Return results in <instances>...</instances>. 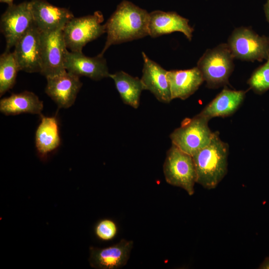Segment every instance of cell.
<instances>
[{
    "instance_id": "obj_1",
    "label": "cell",
    "mask_w": 269,
    "mask_h": 269,
    "mask_svg": "<svg viewBox=\"0 0 269 269\" xmlns=\"http://www.w3.org/2000/svg\"><path fill=\"white\" fill-rule=\"evenodd\" d=\"M149 13L133 3L123 0L105 24L106 41L103 55L112 45L141 38L149 35Z\"/></svg>"
},
{
    "instance_id": "obj_2",
    "label": "cell",
    "mask_w": 269,
    "mask_h": 269,
    "mask_svg": "<svg viewBox=\"0 0 269 269\" xmlns=\"http://www.w3.org/2000/svg\"><path fill=\"white\" fill-rule=\"evenodd\" d=\"M229 146L214 133L210 142L192 155L197 183L207 189L216 187L227 172Z\"/></svg>"
},
{
    "instance_id": "obj_3",
    "label": "cell",
    "mask_w": 269,
    "mask_h": 269,
    "mask_svg": "<svg viewBox=\"0 0 269 269\" xmlns=\"http://www.w3.org/2000/svg\"><path fill=\"white\" fill-rule=\"evenodd\" d=\"M210 120L200 115L186 118L181 126L170 134L172 144L182 151L193 155L207 146L214 134L208 126Z\"/></svg>"
},
{
    "instance_id": "obj_4",
    "label": "cell",
    "mask_w": 269,
    "mask_h": 269,
    "mask_svg": "<svg viewBox=\"0 0 269 269\" xmlns=\"http://www.w3.org/2000/svg\"><path fill=\"white\" fill-rule=\"evenodd\" d=\"M163 169L168 184L183 189L189 195L194 194L197 173L192 155L172 144L166 152Z\"/></svg>"
},
{
    "instance_id": "obj_5",
    "label": "cell",
    "mask_w": 269,
    "mask_h": 269,
    "mask_svg": "<svg viewBox=\"0 0 269 269\" xmlns=\"http://www.w3.org/2000/svg\"><path fill=\"white\" fill-rule=\"evenodd\" d=\"M233 58L228 44L206 51L197 67L208 87L217 88L228 83L234 68Z\"/></svg>"
},
{
    "instance_id": "obj_6",
    "label": "cell",
    "mask_w": 269,
    "mask_h": 269,
    "mask_svg": "<svg viewBox=\"0 0 269 269\" xmlns=\"http://www.w3.org/2000/svg\"><path fill=\"white\" fill-rule=\"evenodd\" d=\"M104 17L100 11L92 15L74 17L63 29L64 39L67 49L71 51L82 52L83 47L106 33Z\"/></svg>"
},
{
    "instance_id": "obj_7",
    "label": "cell",
    "mask_w": 269,
    "mask_h": 269,
    "mask_svg": "<svg viewBox=\"0 0 269 269\" xmlns=\"http://www.w3.org/2000/svg\"><path fill=\"white\" fill-rule=\"evenodd\" d=\"M33 23L30 1L8 5L0 20V31L5 39V51H9Z\"/></svg>"
},
{
    "instance_id": "obj_8",
    "label": "cell",
    "mask_w": 269,
    "mask_h": 269,
    "mask_svg": "<svg viewBox=\"0 0 269 269\" xmlns=\"http://www.w3.org/2000/svg\"><path fill=\"white\" fill-rule=\"evenodd\" d=\"M228 45L234 58L248 61L268 58L269 39L248 28L240 27L234 30Z\"/></svg>"
},
{
    "instance_id": "obj_9",
    "label": "cell",
    "mask_w": 269,
    "mask_h": 269,
    "mask_svg": "<svg viewBox=\"0 0 269 269\" xmlns=\"http://www.w3.org/2000/svg\"><path fill=\"white\" fill-rule=\"evenodd\" d=\"M63 29L51 32H41L40 73L46 78L65 72L64 63L67 48Z\"/></svg>"
},
{
    "instance_id": "obj_10",
    "label": "cell",
    "mask_w": 269,
    "mask_h": 269,
    "mask_svg": "<svg viewBox=\"0 0 269 269\" xmlns=\"http://www.w3.org/2000/svg\"><path fill=\"white\" fill-rule=\"evenodd\" d=\"M41 33L34 23L15 44L13 53L20 71L41 72Z\"/></svg>"
},
{
    "instance_id": "obj_11",
    "label": "cell",
    "mask_w": 269,
    "mask_h": 269,
    "mask_svg": "<svg viewBox=\"0 0 269 269\" xmlns=\"http://www.w3.org/2000/svg\"><path fill=\"white\" fill-rule=\"evenodd\" d=\"M34 23L41 32L63 29L74 16L69 9L51 4L45 0L30 1Z\"/></svg>"
},
{
    "instance_id": "obj_12",
    "label": "cell",
    "mask_w": 269,
    "mask_h": 269,
    "mask_svg": "<svg viewBox=\"0 0 269 269\" xmlns=\"http://www.w3.org/2000/svg\"><path fill=\"white\" fill-rule=\"evenodd\" d=\"M134 243L122 239L119 243L108 247L89 248L90 266L96 269H118L125 266L130 258Z\"/></svg>"
},
{
    "instance_id": "obj_13",
    "label": "cell",
    "mask_w": 269,
    "mask_h": 269,
    "mask_svg": "<svg viewBox=\"0 0 269 269\" xmlns=\"http://www.w3.org/2000/svg\"><path fill=\"white\" fill-rule=\"evenodd\" d=\"M79 77L67 71L47 77L45 93L59 107L68 108L74 103L82 86Z\"/></svg>"
},
{
    "instance_id": "obj_14",
    "label": "cell",
    "mask_w": 269,
    "mask_h": 269,
    "mask_svg": "<svg viewBox=\"0 0 269 269\" xmlns=\"http://www.w3.org/2000/svg\"><path fill=\"white\" fill-rule=\"evenodd\" d=\"M64 66L67 71L79 77L86 76L96 81L109 77L106 60L100 54L91 57L85 56L82 51H68Z\"/></svg>"
},
{
    "instance_id": "obj_15",
    "label": "cell",
    "mask_w": 269,
    "mask_h": 269,
    "mask_svg": "<svg viewBox=\"0 0 269 269\" xmlns=\"http://www.w3.org/2000/svg\"><path fill=\"white\" fill-rule=\"evenodd\" d=\"M142 56L143 67L140 79L144 90L149 91L160 102L169 103L172 98L167 71L149 59L144 52Z\"/></svg>"
},
{
    "instance_id": "obj_16",
    "label": "cell",
    "mask_w": 269,
    "mask_h": 269,
    "mask_svg": "<svg viewBox=\"0 0 269 269\" xmlns=\"http://www.w3.org/2000/svg\"><path fill=\"white\" fill-rule=\"evenodd\" d=\"M188 22V19L175 12L154 10L149 13V35L156 38L178 31L183 33L187 39L191 40L194 29Z\"/></svg>"
},
{
    "instance_id": "obj_17",
    "label": "cell",
    "mask_w": 269,
    "mask_h": 269,
    "mask_svg": "<svg viewBox=\"0 0 269 269\" xmlns=\"http://www.w3.org/2000/svg\"><path fill=\"white\" fill-rule=\"evenodd\" d=\"M172 100H185L192 95L204 81L197 67L186 70L167 71Z\"/></svg>"
},
{
    "instance_id": "obj_18",
    "label": "cell",
    "mask_w": 269,
    "mask_h": 269,
    "mask_svg": "<svg viewBox=\"0 0 269 269\" xmlns=\"http://www.w3.org/2000/svg\"><path fill=\"white\" fill-rule=\"evenodd\" d=\"M245 94L244 91L224 89L199 114L209 120L231 115L242 104Z\"/></svg>"
},
{
    "instance_id": "obj_19",
    "label": "cell",
    "mask_w": 269,
    "mask_h": 269,
    "mask_svg": "<svg viewBox=\"0 0 269 269\" xmlns=\"http://www.w3.org/2000/svg\"><path fill=\"white\" fill-rule=\"evenodd\" d=\"M60 144L59 127L55 117L41 116L35 133V146L39 157L45 160Z\"/></svg>"
},
{
    "instance_id": "obj_20",
    "label": "cell",
    "mask_w": 269,
    "mask_h": 269,
    "mask_svg": "<svg viewBox=\"0 0 269 269\" xmlns=\"http://www.w3.org/2000/svg\"><path fill=\"white\" fill-rule=\"evenodd\" d=\"M42 101L33 92L25 91L13 94L0 101V111L5 115H16L21 113L41 115Z\"/></svg>"
},
{
    "instance_id": "obj_21",
    "label": "cell",
    "mask_w": 269,
    "mask_h": 269,
    "mask_svg": "<svg viewBox=\"0 0 269 269\" xmlns=\"http://www.w3.org/2000/svg\"><path fill=\"white\" fill-rule=\"evenodd\" d=\"M109 77L114 80L123 102L134 109L138 108L141 93L144 90L141 79L123 71L110 74Z\"/></svg>"
},
{
    "instance_id": "obj_22",
    "label": "cell",
    "mask_w": 269,
    "mask_h": 269,
    "mask_svg": "<svg viewBox=\"0 0 269 269\" xmlns=\"http://www.w3.org/2000/svg\"><path fill=\"white\" fill-rule=\"evenodd\" d=\"M20 71L12 52L4 51L0 56V96L14 86L17 72Z\"/></svg>"
},
{
    "instance_id": "obj_23",
    "label": "cell",
    "mask_w": 269,
    "mask_h": 269,
    "mask_svg": "<svg viewBox=\"0 0 269 269\" xmlns=\"http://www.w3.org/2000/svg\"><path fill=\"white\" fill-rule=\"evenodd\" d=\"M248 84L254 91L259 93L269 89V59L264 65L254 72Z\"/></svg>"
},
{
    "instance_id": "obj_24",
    "label": "cell",
    "mask_w": 269,
    "mask_h": 269,
    "mask_svg": "<svg viewBox=\"0 0 269 269\" xmlns=\"http://www.w3.org/2000/svg\"><path fill=\"white\" fill-rule=\"evenodd\" d=\"M118 231L116 223L112 219L105 218L96 224L94 232L97 238L103 241H109L114 239Z\"/></svg>"
},
{
    "instance_id": "obj_25",
    "label": "cell",
    "mask_w": 269,
    "mask_h": 269,
    "mask_svg": "<svg viewBox=\"0 0 269 269\" xmlns=\"http://www.w3.org/2000/svg\"><path fill=\"white\" fill-rule=\"evenodd\" d=\"M259 269H269V256L266 258L260 265Z\"/></svg>"
},
{
    "instance_id": "obj_26",
    "label": "cell",
    "mask_w": 269,
    "mask_h": 269,
    "mask_svg": "<svg viewBox=\"0 0 269 269\" xmlns=\"http://www.w3.org/2000/svg\"><path fill=\"white\" fill-rule=\"evenodd\" d=\"M264 11L267 17V19L269 22V1H267L264 6Z\"/></svg>"
},
{
    "instance_id": "obj_27",
    "label": "cell",
    "mask_w": 269,
    "mask_h": 269,
    "mask_svg": "<svg viewBox=\"0 0 269 269\" xmlns=\"http://www.w3.org/2000/svg\"><path fill=\"white\" fill-rule=\"evenodd\" d=\"M13 0H0L1 2H4L7 3L8 5L13 4Z\"/></svg>"
},
{
    "instance_id": "obj_28",
    "label": "cell",
    "mask_w": 269,
    "mask_h": 269,
    "mask_svg": "<svg viewBox=\"0 0 269 269\" xmlns=\"http://www.w3.org/2000/svg\"><path fill=\"white\" fill-rule=\"evenodd\" d=\"M268 59H269V55H268Z\"/></svg>"
},
{
    "instance_id": "obj_29",
    "label": "cell",
    "mask_w": 269,
    "mask_h": 269,
    "mask_svg": "<svg viewBox=\"0 0 269 269\" xmlns=\"http://www.w3.org/2000/svg\"><path fill=\"white\" fill-rule=\"evenodd\" d=\"M267 1H269V0H267Z\"/></svg>"
}]
</instances>
